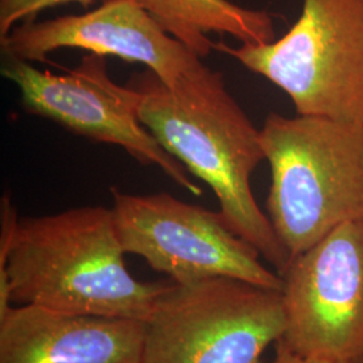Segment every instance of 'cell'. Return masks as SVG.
I'll list each match as a JSON object with an SVG mask.
<instances>
[{
    "label": "cell",
    "instance_id": "obj_1",
    "mask_svg": "<svg viewBox=\"0 0 363 363\" xmlns=\"http://www.w3.org/2000/svg\"><path fill=\"white\" fill-rule=\"evenodd\" d=\"M124 256L112 208L84 206L19 218L6 193L0 208V315L16 301L147 322L169 283L139 281Z\"/></svg>",
    "mask_w": 363,
    "mask_h": 363
},
{
    "label": "cell",
    "instance_id": "obj_2",
    "mask_svg": "<svg viewBox=\"0 0 363 363\" xmlns=\"http://www.w3.org/2000/svg\"><path fill=\"white\" fill-rule=\"evenodd\" d=\"M133 88L144 127L190 174L208 183L229 228L281 276L291 256L250 186L252 174L265 160L259 130L226 89L223 74L206 67L169 89L148 72Z\"/></svg>",
    "mask_w": 363,
    "mask_h": 363
},
{
    "label": "cell",
    "instance_id": "obj_3",
    "mask_svg": "<svg viewBox=\"0 0 363 363\" xmlns=\"http://www.w3.org/2000/svg\"><path fill=\"white\" fill-rule=\"evenodd\" d=\"M268 218L291 259L343 223L363 220V123L268 115Z\"/></svg>",
    "mask_w": 363,
    "mask_h": 363
},
{
    "label": "cell",
    "instance_id": "obj_4",
    "mask_svg": "<svg viewBox=\"0 0 363 363\" xmlns=\"http://www.w3.org/2000/svg\"><path fill=\"white\" fill-rule=\"evenodd\" d=\"M213 48L279 86L298 115L363 123V0H303L281 38Z\"/></svg>",
    "mask_w": 363,
    "mask_h": 363
},
{
    "label": "cell",
    "instance_id": "obj_5",
    "mask_svg": "<svg viewBox=\"0 0 363 363\" xmlns=\"http://www.w3.org/2000/svg\"><path fill=\"white\" fill-rule=\"evenodd\" d=\"M284 331L281 291L232 277L171 281L145 322L142 363H259Z\"/></svg>",
    "mask_w": 363,
    "mask_h": 363
},
{
    "label": "cell",
    "instance_id": "obj_6",
    "mask_svg": "<svg viewBox=\"0 0 363 363\" xmlns=\"http://www.w3.org/2000/svg\"><path fill=\"white\" fill-rule=\"evenodd\" d=\"M113 220L125 255H136L172 283L232 277L283 291V277L267 268L257 249L234 233L220 211L167 193L133 195L111 189Z\"/></svg>",
    "mask_w": 363,
    "mask_h": 363
},
{
    "label": "cell",
    "instance_id": "obj_7",
    "mask_svg": "<svg viewBox=\"0 0 363 363\" xmlns=\"http://www.w3.org/2000/svg\"><path fill=\"white\" fill-rule=\"evenodd\" d=\"M1 74L18 88L28 113L46 117L94 142L117 145L142 164L159 167L191 194H202L186 167L142 124L138 116V91L111 79L103 55H85L65 74L43 72L31 62L3 57Z\"/></svg>",
    "mask_w": 363,
    "mask_h": 363
},
{
    "label": "cell",
    "instance_id": "obj_8",
    "mask_svg": "<svg viewBox=\"0 0 363 363\" xmlns=\"http://www.w3.org/2000/svg\"><path fill=\"white\" fill-rule=\"evenodd\" d=\"M280 342L307 357L363 358V220L340 225L291 259Z\"/></svg>",
    "mask_w": 363,
    "mask_h": 363
},
{
    "label": "cell",
    "instance_id": "obj_9",
    "mask_svg": "<svg viewBox=\"0 0 363 363\" xmlns=\"http://www.w3.org/2000/svg\"><path fill=\"white\" fill-rule=\"evenodd\" d=\"M3 57L45 62L61 49H82L143 64L169 89L208 66L135 0H109L81 15L26 22L0 38Z\"/></svg>",
    "mask_w": 363,
    "mask_h": 363
},
{
    "label": "cell",
    "instance_id": "obj_10",
    "mask_svg": "<svg viewBox=\"0 0 363 363\" xmlns=\"http://www.w3.org/2000/svg\"><path fill=\"white\" fill-rule=\"evenodd\" d=\"M145 322L10 307L0 315V363H142Z\"/></svg>",
    "mask_w": 363,
    "mask_h": 363
},
{
    "label": "cell",
    "instance_id": "obj_11",
    "mask_svg": "<svg viewBox=\"0 0 363 363\" xmlns=\"http://www.w3.org/2000/svg\"><path fill=\"white\" fill-rule=\"evenodd\" d=\"M169 35L198 57L214 50L208 33L228 34L242 45H265L276 39L272 15L229 0H135Z\"/></svg>",
    "mask_w": 363,
    "mask_h": 363
},
{
    "label": "cell",
    "instance_id": "obj_12",
    "mask_svg": "<svg viewBox=\"0 0 363 363\" xmlns=\"http://www.w3.org/2000/svg\"><path fill=\"white\" fill-rule=\"evenodd\" d=\"M109 0H0V38L7 35L13 27L35 21L37 15L57 6L79 3L88 7L94 3Z\"/></svg>",
    "mask_w": 363,
    "mask_h": 363
},
{
    "label": "cell",
    "instance_id": "obj_13",
    "mask_svg": "<svg viewBox=\"0 0 363 363\" xmlns=\"http://www.w3.org/2000/svg\"><path fill=\"white\" fill-rule=\"evenodd\" d=\"M272 363H363V358L355 359H325L318 357H307L286 347L283 342H276V357Z\"/></svg>",
    "mask_w": 363,
    "mask_h": 363
}]
</instances>
